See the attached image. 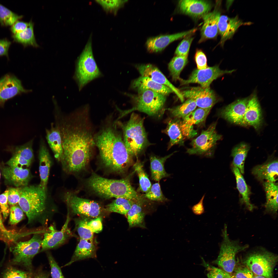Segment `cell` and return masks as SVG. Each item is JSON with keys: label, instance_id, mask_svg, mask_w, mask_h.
Segmentation results:
<instances>
[{"label": "cell", "instance_id": "obj_1", "mask_svg": "<svg viewBox=\"0 0 278 278\" xmlns=\"http://www.w3.org/2000/svg\"><path fill=\"white\" fill-rule=\"evenodd\" d=\"M89 109L84 106L74 118L59 127L63 151L61 161L64 169L70 173L78 172L85 168L95 146Z\"/></svg>", "mask_w": 278, "mask_h": 278}, {"label": "cell", "instance_id": "obj_2", "mask_svg": "<svg viewBox=\"0 0 278 278\" xmlns=\"http://www.w3.org/2000/svg\"><path fill=\"white\" fill-rule=\"evenodd\" d=\"M111 124L103 127L94 136L95 145L105 166L112 172L123 174L133 164V157L127 150L116 123Z\"/></svg>", "mask_w": 278, "mask_h": 278}, {"label": "cell", "instance_id": "obj_3", "mask_svg": "<svg viewBox=\"0 0 278 278\" xmlns=\"http://www.w3.org/2000/svg\"><path fill=\"white\" fill-rule=\"evenodd\" d=\"M134 171L128 177L120 179H110L93 173L87 180L88 185L95 194L101 198H121L133 201L141 197L131 185L130 179Z\"/></svg>", "mask_w": 278, "mask_h": 278}, {"label": "cell", "instance_id": "obj_4", "mask_svg": "<svg viewBox=\"0 0 278 278\" xmlns=\"http://www.w3.org/2000/svg\"><path fill=\"white\" fill-rule=\"evenodd\" d=\"M18 203L27 217L28 224L38 222L44 225L52 213L47 208L46 190L39 185L21 188Z\"/></svg>", "mask_w": 278, "mask_h": 278}, {"label": "cell", "instance_id": "obj_5", "mask_svg": "<svg viewBox=\"0 0 278 278\" xmlns=\"http://www.w3.org/2000/svg\"><path fill=\"white\" fill-rule=\"evenodd\" d=\"M144 118L132 113L125 124H120L123 132V140L129 153L137 156L147 146L152 144L149 141L143 126Z\"/></svg>", "mask_w": 278, "mask_h": 278}, {"label": "cell", "instance_id": "obj_6", "mask_svg": "<svg viewBox=\"0 0 278 278\" xmlns=\"http://www.w3.org/2000/svg\"><path fill=\"white\" fill-rule=\"evenodd\" d=\"M101 75L94 58L90 38L78 60L74 78L81 90L88 83Z\"/></svg>", "mask_w": 278, "mask_h": 278}, {"label": "cell", "instance_id": "obj_7", "mask_svg": "<svg viewBox=\"0 0 278 278\" xmlns=\"http://www.w3.org/2000/svg\"><path fill=\"white\" fill-rule=\"evenodd\" d=\"M134 105L131 109L125 111L122 116L135 110L145 113L151 116L160 117L164 111L165 95L147 90L138 93L134 98Z\"/></svg>", "mask_w": 278, "mask_h": 278}, {"label": "cell", "instance_id": "obj_8", "mask_svg": "<svg viewBox=\"0 0 278 278\" xmlns=\"http://www.w3.org/2000/svg\"><path fill=\"white\" fill-rule=\"evenodd\" d=\"M222 236L223 239L219 254L213 262L224 271L230 274L233 272L236 266V254L248 247L247 245H241L237 241L232 240L230 239L226 224L222 230Z\"/></svg>", "mask_w": 278, "mask_h": 278}, {"label": "cell", "instance_id": "obj_9", "mask_svg": "<svg viewBox=\"0 0 278 278\" xmlns=\"http://www.w3.org/2000/svg\"><path fill=\"white\" fill-rule=\"evenodd\" d=\"M216 123H214L207 129L203 130L200 135L192 140V147L188 149L186 152L190 155L212 157L216 143L222 138L216 131Z\"/></svg>", "mask_w": 278, "mask_h": 278}, {"label": "cell", "instance_id": "obj_10", "mask_svg": "<svg viewBox=\"0 0 278 278\" xmlns=\"http://www.w3.org/2000/svg\"><path fill=\"white\" fill-rule=\"evenodd\" d=\"M277 257L267 251H260L249 255L244 261L245 265L257 275L272 278Z\"/></svg>", "mask_w": 278, "mask_h": 278}, {"label": "cell", "instance_id": "obj_11", "mask_svg": "<svg viewBox=\"0 0 278 278\" xmlns=\"http://www.w3.org/2000/svg\"><path fill=\"white\" fill-rule=\"evenodd\" d=\"M42 239L41 235L36 234L27 241L16 243L12 249V263L22 265L31 270L32 259L40 251Z\"/></svg>", "mask_w": 278, "mask_h": 278}, {"label": "cell", "instance_id": "obj_12", "mask_svg": "<svg viewBox=\"0 0 278 278\" xmlns=\"http://www.w3.org/2000/svg\"><path fill=\"white\" fill-rule=\"evenodd\" d=\"M66 200L68 208L74 215L94 218L101 214V207L94 201L79 197L73 194H68Z\"/></svg>", "mask_w": 278, "mask_h": 278}, {"label": "cell", "instance_id": "obj_13", "mask_svg": "<svg viewBox=\"0 0 278 278\" xmlns=\"http://www.w3.org/2000/svg\"><path fill=\"white\" fill-rule=\"evenodd\" d=\"M234 71V70H222L218 66L215 65L208 67L203 70L195 69L187 79L181 78L179 81L181 85L197 83L203 88H210V85L214 80L225 74H231Z\"/></svg>", "mask_w": 278, "mask_h": 278}, {"label": "cell", "instance_id": "obj_14", "mask_svg": "<svg viewBox=\"0 0 278 278\" xmlns=\"http://www.w3.org/2000/svg\"><path fill=\"white\" fill-rule=\"evenodd\" d=\"M69 220L68 216L60 230H57L54 225L50 226L49 231L44 234L41 242V251L57 247L63 244L68 239L73 236L68 227Z\"/></svg>", "mask_w": 278, "mask_h": 278}, {"label": "cell", "instance_id": "obj_15", "mask_svg": "<svg viewBox=\"0 0 278 278\" xmlns=\"http://www.w3.org/2000/svg\"><path fill=\"white\" fill-rule=\"evenodd\" d=\"M31 91L24 89L14 75L7 74L0 79V107H3L6 101L17 95Z\"/></svg>", "mask_w": 278, "mask_h": 278}, {"label": "cell", "instance_id": "obj_16", "mask_svg": "<svg viewBox=\"0 0 278 278\" xmlns=\"http://www.w3.org/2000/svg\"><path fill=\"white\" fill-rule=\"evenodd\" d=\"M181 92L184 98L193 99L199 108L211 109L217 101L216 95L210 87H191Z\"/></svg>", "mask_w": 278, "mask_h": 278}, {"label": "cell", "instance_id": "obj_17", "mask_svg": "<svg viewBox=\"0 0 278 278\" xmlns=\"http://www.w3.org/2000/svg\"><path fill=\"white\" fill-rule=\"evenodd\" d=\"M249 98L238 99L226 106L220 111V115L228 121L243 126H247L244 116Z\"/></svg>", "mask_w": 278, "mask_h": 278}, {"label": "cell", "instance_id": "obj_18", "mask_svg": "<svg viewBox=\"0 0 278 278\" xmlns=\"http://www.w3.org/2000/svg\"><path fill=\"white\" fill-rule=\"evenodd\" d=\"M211 109L198 108L180 120V127L185 138H190L196 135L197 132L194 129V125L204 121Z\"/></svg>", "mask_w": 278, "mask_h": 278}, {"label": "cell", "instance_id": "obj_19", "mask_svg": "<svg viewBox=\"0 0 278 278\" xmlns=\"http://www.w3.org/2000/svg\"><path fill=\"white\" fill-rule=\"evenodd\" d=\"M220 2H218L213 10L202 17L203 24L201 30L199 42L207 39L215 38L218 33V24L221 16Z\"/></svg>", "mask_w": 278, "mask_h": 278}, {"label": "cell", "instance_id": "obj_20", "mask_svg": "<svg viewBox=\"0 0 278 278\" xmlns=\"http://www.w3.org/2000/svg\"><path fill=\"white\" fill-rule=\"evenodd\" d=\"M197 29L171 34L161 35L149 38L146 45L147 50L151 53H157L163 50L169 44L176 40L192 35Z\"/></svg>", "mask_w": 278, "mask_h": 278}, {"label": "cell", "instance_id": "obj_21", "mask_svg": "<svg viewBox=\"0 0 278 278\" xmlns=\"http://www.w3.org/2000/svg\"><path fill=\"white\" fill-rule=\"evenodd\" d=\"M136 67L141 76L149 77L156 82L169 87L181 102H184V98L181 91L174 86L156 67L150 64L138 65Z\"/></svg>", "mask_w": 278, "mask_h": 278}, {"label": "cell", "instance_id": "obj_22", "mask_svg": "<svg viewBox=\"0 0 278 278\" xmlns=\"http://www.w3.org/2000/svg\"><path fill=\"white\" fill-rule=\"evenodd\" d=\"M212 6L211 2L206 0H181L178 5L180 12L196 19L202 17L210 12Z\"/></svg>", "mask_w": 278, "mask_h": 278}, {"label": "cell", "instance_id": "obj_23", "mask_svg": "<svg viewBox=\"0 0 278 278\" xmlns=\"http://www.w3.org/2000/svg\"><path fill=\"white\" fill-rule=\"evenodd\" d=\"M251 24V22H243L237 15L232 18L225 15H221L218 24V33L221 37L220 44L223 46L226 41L233 37L240 26Z\"/></svg>", "mask_w": 278, "mask_h": 278}, {"label": "cell", "instance_id": "obj_24", "mask_svg": "<svg viewBox=\"0 0 278 278\" xmlns=\"http://www.w3.org/2000/svg\"><path fill=\"white\" fill-rule=\"evenodd\" d=\"M244 120L247 126H253L258 130L263 123L260 106L255 93L249 98L244 116Z\"/></svg>", "mask_w": 278, "mask_h": 278}, {"label": "cell", "instance_id": "obj_25", "mask_svg": "<svg viewBox=\"0 0 278 278\" xmlns=\"http://www.w3.org/2000/svg\"><path fill=\"white\" fill-rule=\"evenodd\" d=\"M2 173L7 181L17 187L27 186L31 178L29 169L22 167H5Z\"/></svg>", "mask_w": 278, "mask_h": 278}, {"label": "cell", "instance_id": "obj_26", "mask_svg": "<svg viewBox=\"0 0 278 278\" xmlns=\"http://www.w3.org/2000/svg\"><path fill=\"white\" fill-rule=\"evenodd\" d=\"M132 86L138 93L150 90L166 96L173 92L169 87L156 82L149 77L142 76L133 81Z\"/></svg>", "mask_w": 278, "mask_h": 278}, {"label": "cell", "instance_id": "obj_27", "mask_svg": "<svg viewBox=\"0 0 278 278\" xmlns=\"http://www.w3.org/2000/svg\"><path fill=\"white\" fill-rule=\"evenodd\" d=\"M253 174L259 180H266L275 182L278 178V161L276 159L270 160L254 168Z\"/></svg>", "mask_w": 278, "mask_h": 278}, {"label": "cell", "instance_id": "obj_28", "mask_svg": "<svg viewBox=\"0 0 278 278\" xmlns=\"http://www.w3.org/2000/svg\"><path fill=\"white\" fill-rule=\"evenodd\" d=\"M145 198L142 197L134 201L126 215L129 228L139 227H145L144 222L145 213L143 210Z\"/></svg>", "mask_w": 278, "mask_h": 278}, {"label": "cell", "instance_id": "obj_29", "mask_svg": "<svg viewBox=\"0 0 278 278\" xmlns=\"http://www.w3.org/2000/svg\"><path fill=\"white\" fill-rule=\"evenodd\" d=\"M97 248L93 240L80 239L71 261L66 265H68L77 261L97 257Z\"/></svg>", "mask_w": 278, "mask_h": 278}, {"label": "cell", "instance_id": "obj_30", "mask_svg": "<svg viewBox=\"0 0 278 278\" xmlns=\"http://www.w3.org/2000/svg\"><path fill=\"white\" fill-rule=\"evenodd\" d=\"M180 119L176 118H169L166 121L167 127L162 132L167 134L170 138L168 149L175 145L181 146L184 145L185 138L180 127Z\"/></svg>", "mask_w": 278, "mask_h": 278}, {"label": "cell", "instance_id": "obj_31", "mask_svg": "<svg viewBox=\"0 0 278 278\" xmlns=\"http://www.w3.org/2000/svg\"><path fill=\"white\" fill-rule=\"evenodd\" d=\"M39 172L41 180L39 185L46 189L51 164V160L48 151L42 142L40 144L39 151Z\"/></svg>", "mask_w": 278, "mask_h": 278}, {"label": "cell", "instance_id": "obj_32", "mask_svg": "<svg viewBox=\"0 0 278 278\" xmlns=\"http://www.w3.org/2000/svg\"><path fill=\"white\" fill-rule=\"evenodd\" d=\"M176 152L163 157L154 155L150 156V170L152 179L159 181L161 179L170 175L166 172L164 168V164L166 160Z\"/></svg>", "mask_w": 278, "mask_h": 278}, {"label": "cell", "instance_id": "obj_33", "mask_svg": "<svg viewBox=\"0 0 278 278\" xmlns=\"http://www.w3.org/2000/svg\"><path fill=\"white\" fill-rule=\"evenodd\" d=\"M46 132L47 140L55 157L58 161H61L63 151L62 138L59 127L52 126L50 129L46 130Z\"/></svg>", "mask_w": 278, "mask_h": 278}, {"label": "cell", "instance_id": "obj_34", "mask_svg": "<svg viewBox=\"0 0 278 278\" xmlns=\"http://www.w3.org/2000/svg\"><path fill=\"white\" fill-rule=\"evenodd\" d=\"M263 185L266 196V210L269 213L275 214L278 206L277 184L266 181L263 183Z\"/></svg>", "mask_w": 278, "mask_h": 278}, {"label": "cell", "instance_id": "obj_35", "mask_svg": "<svg viewBox=\"0 0 278 278\" xmlns=\"http://www.w3.org/2000/svg\"><path fill=\"white\" fill-rule=\"evenodd\" d=\"M249 149L248 145L242 143L234 147L232 151L233 166L237 168L241 174L244 173V163Z\"/></svg>", "mask_w": 278, "mask_h": 278}, {"label": "cell", "instance_id": "obj_36", "mask_svg": "<svg viewBox=\"0 0 278 278\" xmlns=\"http://www.w3.org/2000/svg\"><path fill=\"white\" fill-rule=\"evenodd\" d=\"M232 170L236 178L237 188L242 197V200L248 209L252 211L254 208V206L250 201V190L243 176L238 168L233 166Z\"/></svg>", "mask_w": 278, "mask_h": 278}, {"label": "cell", "instance_id": "obj_37", "mask_svg": "<svg viewBox=\"0 0 278 278\" xmlns=\"http://www.w3.org/2000/svg\"><path fill=\"white\" fill-rule=\"evenodd\" d=\"M12 37L15 41L24 46L30 45L36 47L38 46L34 34L33 24L31 21L29 22V25L26 29L13 35Z\"/></svg>", "mask_w": 278, "mask_h": 278}, {"label": "cell", "instance_id": "obj_38", "mask_svg": "<svg viewBox=\"0 0 278 278\" xmlns=\"http://www.w3.org/2000/svg\"><path fill=\"white\" fill-rule=\"evenodd\" d=\"M134 201L126 199L118 198L113 201L106 206L107 211L118 213L126 215L130 209Z\"/></svg>", "mask_w": 278, "mask_h": 278}, {"label": "cell", "instance_id": "obj_39", "mask_svg": "<svg viewBox=\"0 0 278 278\" xmlns=\"http://www.w3.org/2000/svg\"><path fill=\"white\" fill-rule=\"evenodd\" d=\"M197 105L192 99H188L181 105L168 110L175 118L183 119L195 109Z\"/></svg>", "mask_w": 278, "mask_h": 278}, {"label": "cell", "instance_id": "obj_40", "mask_svg": "<svg viewBox=\"0 0 278 278\" xmlns=\"http://www.w3.org/2000/svg\"><path fill=\"white\" fill-rule=\"evenodd\" d=\"M188 57L176 56L173 57L168 64V68L172 80L180 79V73L188 62Z\"/></svg>", "mask_w": 278, "mask_h": 278}, {"label": "cell", "instance_id": "obj_41", "mask_svg": "<svg viewBox=\"0 0 278 278\" xmlns=\"http://www.w3.org/2000/svg\"><path fill=\"white\" fill-rule=\"evenodd\" d=\"M133 167L138 177L140 190L145 193H146L150 189L152 185L144 169L143 164L137 158Z\"/></svg>", "mask_w": 278, "mask_h": 278}, {"label": "cell", "instance_id": "obj_42", "mask_svg": "<svg viewBox=\"0 0 278 278\" xmlns=\"http://www.w3.org/2000/svg\"><path fill=\"white\" fill-rule=\"evenodd\" d=\"M81 216V217L74 219L75 229L80 237V239L93 240V233L86 226L87 222L88 219L86 217Z\"/></svg>", "mask_w": 278, "mask_h": 278}, {"label": "cell", "instance_id": "obj_43", "mask_svg": "<svg viewBox=\"0 0 278 278\" xmlns=\"http://www.w3.org/2000/svg\"><path fill=\"white\" fill-rule=\"evenodd\" d=\"M0 4V23L2 26H11L22 18Z\"/></svg>", "mask_w": 278, "mask_h": 278}, {"label": "cell", "instance_id": "obj_44", "mask_svg": "<svg viewBox=\"0 0 278 278\" xmlns=\"http://www.w3.org/2000/svg\"><path fill=\"white\" fill-rule=\"evenodd\" d=\"M142 196L150 200L159 202H163L168 200L162 193L159 182L152 185L150 190Z\"/></svg>", "mask_w": 278, "mask_h": 278}, {"label": "cell", "instance_id": "obj_45", "mask_svg": "<svg viewBox=\"0 0 278 278\" xmlns=\"http://www.w3.org/2000/svg\"><path fill=\"white\" fill-rule=\"evenodd\" d=\"M126 0H96L107 12L116 14L118 10L127 2Z\"/></svg>", "mask_w": 278, "mask_h": 278}, {"label": "cell", "instance_id": "obj_46", "mask_svg": "<svg viewBox=\"0 0 278 278\" xmlns=\"http://www.w3.org/2000/svg\"><path fill=\"white\" fill-rule=\"evenodd\" d=\"M192 35L184 38L180 43L175 51L177 56L188 57L191 44L194 39Z\"/></svg>", "mask_w": 278, "mask_h": 278}, {"label": "cell", "instance_id": "obj_47", "mask_svg": "<svg viewBox=\"0 0 278 278\" xmlns=\"http://www.w3.org/2000/svg\"><path fill=\"white\" fill-rule=\"evenodd\" d=\"M24 213L19 204L11 206L10 210L9 223L14 225L20 222L24 218Z\"/></svg>", "mask_w": 278, "mask_h": 278}, {"label": "cell", "instance_id": "obj_48", "mask_svg": "<svg viewBox=\"0 0 278 278\" xmlns=\"http://www.w3.org/2000/svg\"><path fill=\"white\" fill-rule=\"evenodd\" d=\"M31 163L23 156L14 152L13 156L6 162V164L10 167L23 168L24 166L29 167Z\"/></svg>", "mask_w": 278, "mask_h": 278}, {"label": "cell", "instance_id": "obj_49", "mask_svg": "<svg viewBox=\"0 0 278 278\" xmlns=\"http://www.w3.org/2000/svg\"><path fill=\"white\" fill-rule=\"evenodd\" d=\"M203 264L206 268L208 278H228L230 275L222 269L210 265L204 261Z\"/></svg>", "mask_w": 278, "mask_h": 278}, {"label": "cell", "instance_id": "obj_50", "mask_svg": "<svg viewBox=\"0 0 278 278\" xmlns=\"http://www.w3.org/2000/svg\"><path fill=\"white\" fill-rule=\"evenodd\" d=\"M29 273L10 267L5 271L2 278H30Z\"/></svg>", "mask_w": 278, "mask_h": 278}, {"label": "cell", "instance_id": "obj_51", "mask_svg": "<svg viewBox=\"0 0 278 278\" xmlns=\"http://www.w3.org/2000/svg\"><path fill=\"white\" fill-rule=\"evenodd\" d=\"M234 278H253L254 273L246 266L235 267L233 271Z\"/></svg>", "mask_w": 278, "mask_h": 278}, {"label": "cell", "instance_id": "obj_52", "mask_svg": "<svg viewBox=\"0 0 278 278\" xmlns=\"http://www.w3.org/2000/svg\"><path fill=\"white\" fill-rule=\"evenodd\" d=\"M47 256L51 267V273L52 278H64L60 268L51 254L47 252Z\"/></svg>", "mask_w": 278, "mask_h": 278}, {"label": "cell", "instance_id": "obj_53", "mask_svg": "<svg viewBox=\"0 0 278 278\" xmlns=\"http://www.w3.org/2000/svg\"><path fill=\"white\" fill-rule=\"evenodd\" d=\"M21 188H11L8 190V203L11 206L16 204L19 202L21 194Z\"/></svg>", "mask_w": 278, "mask_h": 278}, {"label": "cell", "instance_id": "obj_54", "mask_svg": "<svg viewBox=\"0 0 278 278\" xmlns=\"http://www.w3.org/2000/svg\"><path fill=\"white\" fill-rule=\"evenodd\" d=\"M8 190L0 195V207L4 219H6L10 213L8 201Z\"/></svg>", "mask_w": 278, "mask_h": 278}, {"label": "cell", "instance_id": "obj_55", "mask_svg": "<svg viewBox=\"0 0 278 278\" xmlns=\"http://www.w3.org/2000/svg\"><path fill=\"white\" fill-rule=\"evenodd\" d=\"M86 226L93 233L100 232L102 230L103 228L101 218L98 216L90 220L88 219Z\"/></svg>", "mask_w": 278, "mask_h": 278}, {"label": "cell", "instance_id": "obj_56", "mask_svg": "<svg viewBox=\"0 0 278 278\" xmlns=\"http://www.w3.org/2000/svg\"><path fill=\"white\" fill-rule=\"evenodd\" d=\"M195 59L197 69L203 70L208 67L207 65L206 56L202 50H198L196 51L195 55Z\"/></svg>", "mask_w": 278, "mask_h": 278}, {"label": "cell", "instance_id": "obj_57", "mask_svg": "<svg viewBox=\"0 0 278 278\" xmlns=\"http://www.w3.org/2000/svg\"><path fill=\"white\" fill-rule=\"evenodd\" d=\"M29 25V22L28 23L18 20L12 25L10 30L14 34L25 30Z\"/></svg>", "mask_w": 278, "mask_h": 278}, {"label": "cell", "instance_id": "obj_58", "mask_svg": "<svg viewBox=\"0 0 278 278\" xmlns=\"http://www.w3.org/2000/svg\"><path fill=\"white\" fill-rule=\"evenodd\" d=\"M11 43L6 39H0V56H5L9 59L8 51Z\"/></svg>", "mask_w": 278, "mask_h": 278}, {"label": "cell", "instance_id": "obj_59", "mask_svg": "<svg viewBox=\"0 0 278 278\" xmlns=\"http://www.w3.org/2000/svg\"><path fill=\"white\" fill-rule=\"evenodd\" d=\"M205 195L202 197L199 202L193 205L192 208L193 213L195 215H200L203 214L204 212V208L203 204V201Z\"/></svg>", "mask_w": 278, "mask_h": 278}, {"label": "cell", "instance_id": "obj_60", "mask_svg": "<svg viewBox=\"0 0 278 278\" xmlns=\"http://www.w3.org/2000/svg\"><path fill=\"white\" fill-rule=\"evenodd\" d=\"M34 278H47V277L45 274L40 273L36 275Z\"/></svg>", "mask_w": 278, "mask_h": 278}, {"label": "cell", "instance_id": "obj_61", "mask_svg": "<svg viewBox=\"0 0 278 278\" xmlns=\"http://www.w3.org/2000/svg\"><path fill=\"white\" fill-rule=\"evenodd\" d=\"M253 278H266L265 277L260 276L256 275L254 276Z\"/></svg>", "mask_w": 278, "mask_h": 278}, {"label": "cell", "instance_id": "obj_62", "mask_svg": "<svg viewBox=\"0 0 278 278\" xmlns=\"http://www.w3.org/2000/svg\"><path fill=\"white\" fill-rule=\"evenodd\" d=\"M228 278H234L233 276H231L230 275Z\"/></svg>", "mask_w": 278, "mask_h": 278}, {"label": "cell", "instance_id": "obj_63", "mask_svg": "<svg viewBox=\"0 0 278 278\" xmlns=\"http://www.w3.org/2000/svg\"><path fill=\"white\" fill-rule=\"evenodd\" d=\"M1 230H0V232H1Z\"/></svg>", "mask_w": 278, "mask_h": 278}, {"label": "cell", "instance_id": "obj_64", "mask_svg": "<svg viewBox=\"0 0 278 278\" xmlns=\"http://www.w3.org/2000/svg\"></svg>", "mask_w": 278, "mask_h": 278}]
</instances>
